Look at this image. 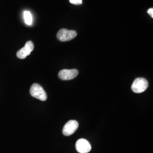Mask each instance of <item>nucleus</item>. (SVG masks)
<instances>
[{
    "label": "nucleus",
    "instance_id": "nucleus-1",
    "mask_svg": "<svg viewBox=\"0 0 153 153\" xmlns=\"http://www.w3.org/2000/svg\"><path fill=\"white\" fill-rule=\"evenodd\" d=\"M30 94L33 98L42 101H45L47 95L44 88L38 83H33L30 88Z\"/></svg>",
    "mask_w": 153,
    "mask_h": 153
},
{
    "label": "nucleus",
    "instance_id": "nucleus-2",
    "mask_svg": "<svg viewBox=\"0 0 153 153\" xmlns=\"http://www.w3.org/2000/svg\"><path fill=\"white\" fill-rule=\"evenodd\" d=\"M148 88V81L143 78H137L131 85V90L135 93H143Z\"/></svg>",
    "mask_w": 153,
    "mask_h": 153
},
{
    "label": "nucleus",
    "instance_id": "nucleus-3",
    "mask_svg": "<svg viewBox=\"0 0 153 153\" xmlns=\"http://www.w3.org/2000/svg\"><path fill=\"white\" fill-rule=\"evenodd\" d=\"M77 33L74 30L61 29L57 33V38L61 42L70 41L76 37Z\"/></svg>",
    "mask_w": 153,
    "mask_h": 153
},
{
    "label": "nucleus",
    "instance_id": "nucleus-4",
    "mask_svg": "<svg viewBox=\"0 0 153 153\" xmlns=\"http://www.w3.org/2000/svg\"><path fill=\"white\" fill-rule=\"evenodd\" d=\"M34 49V45L32 41H28L24 47L19 50L16 53V56L21 59H25L31 54Z\"/></svg>",
    "mask_w": 153,
    "mask_h": 153
},
{
    "label": "nucleus",
    "instance_id": "nucleus-5",
    "mask_svg": "<svg viewBox=\"0 0 153 153\" xmlns=\"http://www.w3.org/2000/svg\"><path fill=\"white\" fill-rule=\"evenodd\" d=\"M79 126L78 123L76 120H70L66 123L63 128L62 133L65 136H69L76 131Z\"/></svg>",
    "mask_w": 153,
    "mask_h": 153
},
{
    "label": "nucleus",
    "instance_id": "nucleus-6",
    "mask_svg": "<svg viewBox=\"0 0 153 153\" xmlns=\"http://www.w3.org/2000/svg\"><path fill=\"white\" fill-rule=\"evenodd\" d=\"M76 148L78 152L80 153H88L90 152L91 146L88 141L83 138L78 140L76 144Z\"/></svg>",
    "mask_w": 153,
    "mask_h": 153
},
{
    "label": "nucleus",
    "instance_id": "nucleus-7",
    "mask_svg": "<svg viewBox=\"0 0 153 153\" xmlns=\"http://www.w3.org/2000/svg\"><path fill=\"white\" fill-rule=\"evenodd\" d=\"M78 73L76 69H63L59 71V76L62 80H71L75 78Z\"/></svg>",
    "mask_w": 153,
    "mask_h": 153
},
{
    "label": "nucleus",
    "instance_id": "nucleus-8",
    "mask_svg": "<svg viewBox=\"0 0 153 153\" xmlns=\"http://www.w3.org/2000/svg\"><path fill=\"white\" fill-rule=\"evenodd\" d=\"M23 17L24 20L26 24L27 25H31L33 23V16L31 13L28 11H24L23 13Z\"/></svg>",
    "mask_w": 153,
    "mask_h": 153
},
{
    "label": "nucleus",
    "instance_id": "nucleus-9",
    "mask_svg": "<svg viewBox=\"0 0 153 153\" xmlns=\"http://www.w3.org/2000/svg\"><path fill=\"white\" fill-rule=\"evenodd\" d=\"M69 2L74 5H81L82 4V0H69Z\"/></svg>",
    "mask_w": 153,
    "mask_h": 153
},
{
    "label": "nucleus",
    "instance_id": "nucleus-10",
    "mask_svg": "<svg viewBox=\"0 0 153 153\" xmlns=\"http://www.w3.org/2000/svg\"><path fill=\"white\" fill-rule=\"evenodd\" d=\"M148 13L152 16V18H153V8H150L148 10Z\"/></svg>",
    "mask_w": 153,
    "mask_h": 153
}]
</instances>
